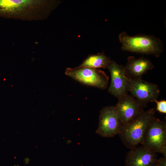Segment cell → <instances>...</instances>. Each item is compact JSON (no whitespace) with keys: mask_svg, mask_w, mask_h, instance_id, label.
Listing matches in <instances>:
<instances>
[{"mask_svg":"<svg viewBox=\"0 0 166 166\" xmlns=\"http://www.w3.org/2000/svg\"><path fill=\"white\" fill-rule=\"evenodd\" d=\"M61 2L54 0H0V17L28 21L43 20Z\"/></svg>","mask_w":166,"mask_h":166,"instance_id":"obj_1","label":"cell"},{"mask_svg":"<svg viewBox=\"0 0 166 166\" xmlns=\"http://www.w3.org/2000/svg\"><path fill=\"white\" fill-rule=\"evenodd\" d=\"M155 109L144 111L132 121L120 124L118 134L124 145L130 149L142 144L146 131L155 117Z\"/></svg>","mask_w":166,"mask_h":166,"instance_id":"obj_2","label":"cell"},{"mask_svg":"<svg viewBox=\"0 0 166 166\" xmlns=\"http://www.w3.org/2000/svg\"><path fill=\"white\" fill-rule=\"evenodd\" d=\"M118 38L123 50L152 54L156 57H160L163 51L162 41L153 35L140 34L131 36L123 32L119 34Z\"/></svg>","mask_w":166,"mask_h":166,"instance_id":"obj_3","label":"cell"},{"mask_svg":"<svg viewBox=\"0 0 166 166\" xmlns=\"http://www.w3.org/2000/svg\"><path fill=\"white\" fill-rule=\"evenodd\" d=\"M65 74L82 84L102 90L108 84L109 77L104 71L97 69L79 66L67 68Z\"/></svg>","mask_w":166,"mask_h":166,"instance_id":"obj_4","label":"cell"},{"mask_svg":"<svg viewBox=\"0 0 166 166\" xmlns=\"http://www.w3.org/2000/svg\"><path fill=\"white\" fill-rule=\"evenodd\" d=\"M141 144L166 157V123L155 117L148 126Z\"/></svg>","mask_w":166,"mask_h":166,"instance_id":"obj_5","label":"cell"},{"mask_svg":"<svg viewBox=\"0 0 166 166\" xmlns=\"http://www.w3.org/2000/svg\"><path fill=\"white\" fill-rule=\"evenodd\" d=\"M128 91L144 107L149 102L157 100L160 91L155 84L145 81L142 78H132L127 77Z\"/></svg>","mask_w":166,"mask_h":166,"instance_id":"obj_6","label":"cell"},{"mask_svg":"<svg viewBox=\"0 0 166 166\" xmlns=\"http://www.w3.org/2000/svg\"><path fill=\"white\" fill-rule=\"evenodd\" d=\"M120 124L115 106L104 107L100 111L96 133L104 137H113L118 134Z\"/></svg>","mask_w":166,"mask_h":166,"instance_id":"obj_7","label":"cell"},{"mask_svg":"<svg viewBox=\"0 0 166 166\" xmlns=\"http://www.w3.org/2000/svg\"><path fill=\"white\" fill-rule=\"evenodd\" d=\"M115 106L121 124L132 121L144 111L143 106L132 95L128 94L119 100Z\"/></svg>","mask_w":166,"mask_h":166,"instance_id":"obj_8","label":"cell"},{"mask_svg":"<svg viewBox=\"0 0 166 166\" xmlns=\"http://www.w3.org/2000/svg\"><path fill=\"white\" fill-rule=\"evenodd\" d=\"M110 73L111 82L109 93L119 100L128 94L127 77L124 66L112 60L108 68Z\"/></svg>","mask_w":166,"mask_h":166,"instance_id":"obj_9","label":"cell"},{"mask_svg":"<svg viewBox=\"0 0 166 166\" xmlns=\"http://www.w3.org/2000/svg\"><path fill=\"white\" fill-rule=\"evenodd\" d=\"M125 159V166H154L156 163V153L144 146L130 149Z\"/></svg>","mask_w":166,"mask_h":166,"instance_id":"obj_10","label":"cell"},{"mask_svg":"<svg viewBox=\"0 0 166 166\" xmlns=\"http://www.w3.org/2000/svg\"><path fill=\"white\" fill-rule=\"evenodd\" d=\"M124 67L128 77L138 78H141L143 74L152 69L154 65L148 59L143 57L136 58L134 56H130Z\"/></svg>","mask_w":166,"mask_h":166,"instance_id":"obj_11","label":"cell"},{"mask_svg":"<svg viewBox=\"0 0 166 166\" xmlns=\"http://www.w3.org/2000/svg\"><path fill=\"white\" fill-rule=\"evenodd\" d=\"M112 60L103 52L96 54L90 55L84 60L79 66L94 69H107Z\"/></svg>","mask_w":166,"mask_h":166,"instance_id":"obj_12","label":"cell"},{"mask_svg":"<svg viewBox=\"0 0 166 166\" xmlns=\"http://www.w3.org/2000/svg\"><path fill=\"white\" fill-rule=\"evenodd\" d=\"M156 105V111L160 113L165 114L166 113V101L161 100L160 101L156 100L155 101Z\"/></svg>","mask_w":166,"mask_h":166,"instance_id":"obj_13","label":"cell"},{"mask_svg":"<svg viewBox=\"0 0 166 166\" xmlns=\"http://www.w3.org/2000/svg\"><path fill=\"white\" fill-rule=\"evenodd\" d=\"M154 166H166V157L161 158L157 160Z\"/></svg>","mask_w":166,"mask_h":166,"instance_id":"obj_14","label":"cell"}]
</instances>
